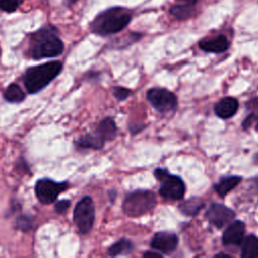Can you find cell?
Listing matches in <instances>:
<instances>
[{
  "label": "cell",
  "instance_id": "1",
  "mask_svg": "<svg viewBox=\"0 0 258 258\" xmlns=\"http://www.w3.org/2000/svg\"><path fill=\"white\" fill-rule=\"evenodd\" d=\"M131 20V13L123 7H112L99 13L91 22L95 34L106 36L124 29Z\"/></svg>",
  "mask_w": 258,
  "mask_h": 258
},
{
  "label": "cell",
  "instance_id": "2",
  "mask_svg": "<svg viewBox=\"0 0 258 258\" xmlns=\"http://www.w3.org/2000/svg\"><path fill=\"white\" fill-rule=\"evenodd\" d=\"M63 51V43L57 36V30L47 26L36 31L30 41V55L33 59L54 57Z\"/></svg>",
  "mask_w": 258,
  "mask_h": 258
},
{
  "label": "cell",
  "instance_id": "3",
  "mask_svg": "<svg viewBox=\"0 0 258 258\" xmlns=\"http://www.w3.org/2000/svg\"><path fill=\"white\" fill-rule=\"evenodd\" d=\"M62 69L60 61H49L28 69L24 75V86L28 93L36 94L44 89Z\"/></svg>",
  "mask_w": 258,
  "mask_h": 258
},
{
  "label": "cell",
  "instance_id": "4",
  "mask_svg": "<svg viewBox=\"0 0 258 258\" xmlns=\"http://www.w3.org/2000/svg\"><path fill=\"white\" fill-rule=\"evenodd\" d=\"M155 205L156 198L151 190L137 189L125 197L122 208L127 216L136 218L151 211Z\"/></svg>",
  "mask_w": 258,
  "mask_h": 258
},
{
  "label": "cell",
  "instance_id": "5",
  "mask_svg": "<svg viewBox=\"0 0 258 258\" xmlns=\"http://www.w3.org/2000/svg\"><path fill=\"white\" fill-rule=\"evenodd\" d=\"M154 175L156 179L161 182L159 194L162 198L171 201L182 199L185 191V186L183 180L179 176L169 174V172L164 168H156Z\"/></svg>",
  "mask_w": 258,
  "mask_h": 258
},
{
  "label": "cell",
  "instance_id": "6",
  "mask_svg": "<svg viewBox=\"0 0 258 258\" xmlns=\"http://www.w3.org/2000/svg\"><path fill=\"white\" fill-rule=\"evenodd\" d=\"M95 221V206L91 197L82 198L74 210V222L81 234L91 231Z\"/></svg>",
  "mask_w": 258,
  "mask_h": 258
},
{
  "label": "cell",
  "instance_id": "7",
  "mask_svg": "<svg viewBox=\"0 0 258 258\" xmlns=\"http://www.w3.org/2000/svg\"><path fill=\"white\" fill-rule=\"evenodd\" d=\"M148 102L160 113L174 111L177 106V98L170 91L162 88H152L146 94Z\"/></svg>",
  "mask_w": 258,
  "mask_h": 258
},
{
  "label": "cell",
  "instance_id": "8",
  "mask_svg": "<svg viewBox=\"0 0 258 258\" xmlns=\"http://www.w3.org/2000/svg\"><path fill=\"white\" fill-rule=\"evenodd\" d=\"M68 186V182L64 181L58 182L50 178H41L35 183V196L41 204H51Z\"/></svg>",
  "mask_w": 258,
  "mask_h": 258
},
{
  "label": "cell",
  "instance_id": "9",
  "mask_svg": "<svg viewBox=\"0 0 258 258\" xmlns=\"http://www.w3.org/2000/svg\"><path fill=\"white\" fill-rule=\"evenodd\" d=\"M205 217L215 227L222 228L234 219L235 213L233 210L222 204L214 203L207 210Z\"/></svg>",
  "mask_w": 258,
  "mask_h": 258
},
{
  "label": "cell",
  "instance_id": "10",
  "mask_svg": "<svg viewBox=\"0 0 258 258\" xmlns=\"http://www.w3.org/2000/svg\"><path fill=\"white\" fill-rule=\"evenodd\" d=\"M178 245V238L174 233L158 232L151 240V247L163 254L173 252Z\"/></svg>",
  "mask_w": 258,
  "mask_h": 258
},
{
  "label": "cell",
  "instance_id": "11",
  "mask_svg": "<svg viewBox=\"0 0 258 258\" xmlns=\"http://www.w3.org/2000/svg\"><path fill=\"white\" fill-rule=\"evenodd\" d=\"M245 224L242 221H234L224 231L222 242L224 246H239L244 240Z\"/></svg>",
  "mask_w": 258,
  "mask_h": 258
},
{
  "label": "cell",
  "instance_id": "12",
  "mask_svg": "<svg viewBox=\"0 0 258 258\" xmlns=\"http://www.w3.org/2000/svg\"><path fill=\"white\" fill-rule=\"evenodd\" d=\"M199 46L206 52L220 53L228 49L229 41L225 35H217L215 37L201 40L199 42Z\"/></svg>",
  "mask_w": 258,
  "mask_h": 258
},
{
  "label": "cell",
  "instance_id": "13",
  "mask_svg": "<svg viewBox=\"0 0 258 258\" xmlns=\"http://www.w3.org/2000/svg\"><path fill=\"white\" fill-rule=\"evenodd\" d=\"M239 107V103L235 98L225 97L220 100L214 107L215 113L222 119H228L233 117Z\"/></svg>",
  "mask_w": 258,
  "mask_h": 258
},
{
  "label": "cell",
  "instance_id": "14",
  "mask_svg": "<svg viewBox=\"0 0 258 258\" xmlns=\"http://www.w3.org/2000/svg\"><path fill=\"white\" fill-rule=\"evenodd\" d=\"M96 133L104 140H112L115 138L117 134V126L115 124V121L111 117L104 118L98 125L96 129Z\"/></svg>",
  "mask_w": 258,
  "mask_h": 258
},
{
  "label": "cell",
  "instance_id": "15",
  "mask_svg": "<svg viewBox=\"0 0 258 258\" xmlns=\"http://www.w3.org/2000/svg\"><path fill=\"white\" fill-rule=\"evenodd\" d=\"M241 176L236 175L223 177L214 185V188L220 197H225L229 191L234 189L241 182Z\"/></svg>",
  "mask_w": 258,
  "mask_h": 258
},
{
  "label": "cell",
  "instance_id": "16",
  "mask_svg": "<svg viewBox=\"0 0 258 258\" xmlns=\"http://www.w3.org/2000/svg\"><path fill=\"white\" fill-rule=\"evenodd\" d=\"M105 141L95 132L93 133H87L79 138V140L76 142L77 146L81 148H92V149H101L104 145Z\"/></svg>",
  "mask_w": 258,
  "mask_h": 258
},
{
  "label": "cell",
  "instance_id": "17",
  "mask_svg": "<svg viewBox=\"0 0 258 258\" xmlns=\"http://www.w3.org/2000/svg\"><path fill=\"white\" fill-rule=\"evenodd\" d=\"M241 245V256L243 258H258V237L249 235L243 240Z\"/></svg>",
  "mask_w": 258,
  "mask_h": 258
},
{
  "label": "cell",
  "instance_id": "18",
  "mask_svg": "<svg viewBox=\"0 0 258 258\" xmlns=\"http://www.w3.org/2000/svg\"><path fill=\"white\" fill-rule=\"evenodd\" d=\"M204 202L200 198H190L179 205V210L185 216H196L204 207Z\"/></svg>",
  "mask_w": 258,
  "mask_h": 258
},
{
  "label": "cell",
  "instance_id": "19",
  "mask_svg": "<svg viewBox=\"0 0 258 258\" xmlns=\"http://www.w3.org/2000/svg\"><path fill=\"white\" fill-rule=\"evenodd\" d=\"M133 250V244L128 239H120L111 245L108 249V254L110 256H118V255H127L131 253Z\"/></svg>",
  "mask_w": 258,
  "mask_h": 258
},
{
  "label": "cell",
  "instance_id": "20",
  "mask_svg": "<svg viewBox=\"0 0 258 258\" xmlns=\"http://www.w3.org/2000/svg\"><path fill=\"white\" fill-rule=\"evenodd\" d=\"M246 110L248 112V116L243 121V128L248 129L254 121L258 120V97L250 99L246 103Z\"/></svg>",
  "mask_w": 258,
  "mask_h": 258
},
{
  "label": "cell",
  "instance_id": "21",
  "mask_svg": "<svg viewBox=\"0 0 258 258\" xmlns=\"http://www.w3.org/2000/svg\"><path fill=\"white\" fill-rule=\"evenodd\" d=\"M3 97L10 103H20L25 99V94L18 85L10 84L4 91Z\"/></svg>",
  "mask_w": 258,
  "mask_h": 258
},
{
  "label": "cell",
  "instance_id": "22",
  "mask_svg": "<svg viewBox=\"0 0 258 258\" xmlns=\"http://www.w3.org/2000/svg\"><path fill=\"white\" fill-rule=\"evenodd\" d=\"M169 11H170V14L174 18L179 19V20H184V19L189 18L194 13L192 6L185 5V4H179V3H176L175 5L171 6Z\"/></svg>",
  "mask_w": 258,
  "mask_h": 258
},
{
  "label": "cell",
  "instance_id": "23",
  "mask_svg": "<svg viewBox=\"0 0 258 258\" xmlns=\"http://www.w3.org/2000/svg\"><path fill=\"white\" fill-rule=\"evenodd\" d=\"M34 226V218L28 215H21L15 221V228L20 231H30Z\"/></svg>",
  "mask_w": 258,
  "mask_h": 258
},
{
  "label": "cell",
  "instance_id": "24",
  "mask_svg": "<svg viewBox=\"0 0 258 258\" xmlns=\"http://www.w3.org/2000/svg\"><path fill=\"white\" fill-rule=\"evenodd\" d=\"M23 0H0V9L11 13L15 11Z\"/></svg>",
  "mask_w": 258,
  "mask_h": 258
},
{
  "label": "cell",
  "instance_id": "25",
  "mask_svg": "<svg viewBox=\"0 0 258 258\" xmlns=\"http://www.w3.org/2000/svg\"><path fill=\"white\" fill-rule=\"evenodd\" d=\"M113 94H114V97L118 101H124L129 97V95L131 94V91L129 89L123 88V87H114Z\"/></svg>",
  "mask_w": 258,
  "mask_h": 258
},
{
  "label": "cell",
  "instance_id": "26",
  "mask_svg": "<svg viewBox=\"0 0 258 258\" xmlns=\"http://www.w3.org/2000/svg\"><path fill=\"white\" fill-rule=\"evenodd\" d=\"M70 205H71V202L69 200H60L55 204L54 210L58 214H63L69 209Z\"/></svg>",
  "mask_w": 258,
  "mask_h": 258
},
{
  "label": "cell",
  "instance_id": "27",
  "mask_svg": "<svg viewBox=\"0 0 258 258\" xmlns=\"http://www.w3.org/2000/svg\"><path fill=\"white\" fill-rule=\"evenodd\" d=\"M143 257L145 258H161L162 255L157 253V252H152V251H147L143 254Z\"/></svg>",
  "mask_w": 258,
  "mask_h": 258
},
{
  "label": "cell",
  "instance_id": "28",
  "mask_svg": "<svg viewBox=\"0 0 258 258\" xmlns=\"http://www.w3.org/2000/svg\"><path fill=\"white\" fill-rule=\"evenodd\" d=\"M175 1H176V3L190 5V6H194L197 3V0H175Z\"/></svg>",
  "mask_w": 258,
  "mask_h": 258
},
{
  "label": "cell",
  "instance_id": "29",
  "mask_svg": "<svg viewBox=\"0 0 258 258\" xmlns=\"http://www.w3.org/2000/svg\"><path fill=\"white\" fill-rule=\"evenodd\" d=\"M216 256H217V257H231L230 255H228V254H224V253H220V254H217Z\"/></svg>",
  "mask_w": 258,
  "mask_h": 258
},
{
  "label": "cell",
  "instance_id": "30",
  "mask_svg": "<svg viewBox=\"0 0 258 258\" xmlns=\"http://www.w3.org/2000/svg\"><path fill=\"white\" fill-rule=\"evenodd\" d=\"M77 0H67V3L68 4H73V3H75Z\"/></svg>",
  "mask_w": 258,
  "mask_h": 258
},
{
  "label": "cell",
  "instance_id": "31",
  "mask_svg": "<svg viewBox=\"0 0 258 258\" xmlns=\"http://www.w3.org/2000/svg\"><path fill=\"white\" fill-rule=\"evenodd\" d=\"M255 128H256V130L258 131V120L256 121V126H255Z\"/></svg>",
  "mask_w": 258,
  "mask_h": 258
}]
</instances>
